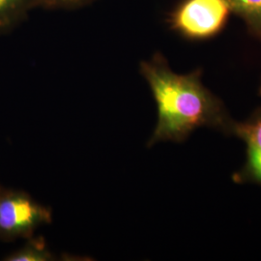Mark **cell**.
I'll return each mask as SVG.
<instances>
[{
	"label": "cell",
	"instance_id": "obj_2",
	"mask_svg": "<svg viewBox=\"0 0 261 261\" xmlns=\"http://www.w3.org/2000/svg\"><path fill=\"white\" fill-rule=\"evenodd\" d=\"M231 14L227 0H182L169 15L168 23L187 40L206 41L224 30Z\"/></svg>",
	"mask_w": 261,
	"mask_h": 261
},
{
	"label": "cell",
	"instance_id": "obj_8",
	"mask_svg": "<svg viewBox=\"0 0 261 261\" xmlns=\"http://www.w3.org/2000/svg\"><path fill=\"white\" fill-rule=\"evenodd\" d=\"M90 0H38V5L45 7H73L82 5Z\"/></svg>",
	"mask_w": 261,
	"mask_h": 261
},
{
	"label": "cell",
	"instance_id": "obj_7",
	"mask_svg": "<svg viewBox=\"0 0 261 261\" xmlns=\"http://www.w3.org/2000/svg\"><path fill=\"white\" fill-rule=\"evenodd\" d=\"M53 259L51 253L48 252L44 238H28V242L19 251L7 255L4 260L7 261H46Z\"/></svg>",
	"mask_w": 261,
	"mask_h": 261
},
{
	"label": "cell",
	"instance_id": "obj_5",
	"mask_svg": "<svg viewBox=\"0 0 261 261\" xmlns=\"http://www.w3.org/2000/svg\"><path fill=\"white\" fill-rule=\"evenodd\" d=\"M232 12L242 19L249 32L261 42V0H227Z\"/></svg>",
	"mask_w": 261,
	"mask_h": 261
},
{
	"label": "cell",
	"instance_id": "obj_1",
	"mask_svg": "<svg viewBox=\"0 0 261 261\" xmlns=\"http://www.w3.org/2000/svg\"><path fill=\"white\" fill-rule=\"evenodd\" d=\"M140 72L158 109V122L147 147L160 141H185L200 127L232 135L235 121L223 101L202 84L201 69L180 75L157 53L149 60L140 62Z\"/></svg>",
	"mask_w": 261,
	"mask_h": 261
},
{
	"label": "cell",
	"instance_id": "obj_3",
	"mask_svg": "<svg viewBox=\"0 0 261 261\" xmlns=\"http://www.w3.org/2000/svg\"><path fill=\"white\" fill-rule=\"evenodd\" d=\"M51 223V210L22 191L0 187V240L28 239L42 224Z\"/></svg>",
	"mask_w": 261,
	"mask_h": 261
},
{
	"label": "cell",
	"instance_id": "obj_9",
	"mask_svg": "<svg viewBox=\"0 0 261 261\" xmlns=\"http://www.w3.org/2000/svg\"><path fill=\"white\" fill-rule=\"evenodd\" d=\"M259 95H260V96H261V84H260V86H259Z\"/></svg>",
	"mask_w": 261,
	"mask_h": 261
},
{
	"label": "cell",
	"instance_id": "obj_4",
	"mask_svg": "<svg viewBox=\"0 0 261 261\" xmlns=\"http://www.w3.org/2000/svg\"><path fill=\"white\" fill-rule=\"evenodd\" d=\"M232 135L245 142L247 160L239 171L233 175L237 184L253 183L261 186V108L244 122L234 123Z\"/></svg>",
	"mask_w": 261,
	"mask_h": 261
},
{
	"label": "cell",
	"instance_id": "obj_6",
	"mask_svg": "<svg viewBox=\"0 0 261 261\" xmlns=\"http://www.w3.org/2000/svg\"><path fill=\"white\" fill-rule=\"evenodd\" d=\"M38 0H0V32L19 22Z\"/></svg>",
	"mask_w": 261,
	"mask_h": 261
}]
</instances>
